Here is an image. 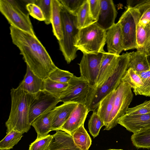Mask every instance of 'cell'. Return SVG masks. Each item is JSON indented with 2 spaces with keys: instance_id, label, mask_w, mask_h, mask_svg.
<instances>
[{
  "instance_id": "1",
  "label": "cell",
  "mask_w": 150,
  "mask_h": 150,
  "mask_svg": "<svg viewBox=\"0 0 150 150\" xmlns=\"http://www.w3.org/2000/svg\"><path fill=\"white\" fill-rule=\"evenodd\" d=\"M10 34L13 44L20 51L26 65L37 76L45 80L57 67L37 37L11 26Z\"/></svg>"
},
{
  "instance_id": "2",
  "label": "cell",
  "mask_w": 150,
  "mask_h": 150,
  "mask_svg": "<svg viewBox=\"0 0 150 150\" xmlns=\"http://www.w3.org/2000/svg\"><path fill=\"white\" fill-rule=\"evenodd\" d=\"M11 109L5 123L7 134L12 130L22 134L28 132L31 125L29 120L30 106L34 95L27 93L19 86L11 90Z\"/></svg>"
},
{
  "instance_id": "3",
  "label": "cell",
  "mask_w": 150,
  "mask_h": 150,
  "mask_svg": "<svg viewBox=\"0 0 150 150\" xmlns=\"http://www.w3.org/2000/svg\"><path fill=\"white\" fill-rule=\"evenodd\" d=\"M129 53L120 55L118 63L112 75L101 86L94 88H90L86 104L89 112L95 111L100 101L106 96L116 90L128 69Z\"/></svg>"
},
{
  "instance_id": "4",
  "label": "cell",
  "mask_w": 150,
  "mask_h": 150,
  "mask_svg": "<svg viewBox=\"0 0 150 150\" xmlns=\"http://www.w3.org/2000/svg\"><path fill=\"white\" fill-rule=\"evenodd\" d=\"M62 38L58 41L59 49L65 61L69 64L77 57L75 47L79 29L77 26L76 17L62 5L61 11Z\"/></svg>"
},
{
  "instance_id": "5",
  "label": "cell",
  "mask_w": 150,
  "mask_h": 150,
  "mask_svg": "<svg viewBox=\"0 0 150 150\" xmlns=\"http://www.w3.org/2000/svg\"><path fill=\"white\" fill-rule=\"evenodd\" d=\"M0 0V11L11 26L35 36L26 6V0Z\"/></svg>"
},
{
  "instance_id": "6",
  "label": "cell",
  "mask_w": 150,
  "mask_h": 150,
  "mask_svg": "<svg viewBox=\"0 0 150 150\" xmlns=\"http://www.w3.org/2000/svg\"><path fill=\"white\" fill-rule=\"evenodd\" d=\"M96 22L79 30L75 46L83 54L105 52L104 47L106 43V31Z\"/></svg>"
},
{
  "instance_id": "7",
  "label": "cell",
  "mask_w": 150,
  "mask_h": 150,
  "mask_svg": "<svg viewBox=\"0 0 150 150\" xmlns=\"http://www.w3.org/2000/svg\"><path fill=\"white\" fill-rule=\"evenodd\" d=\"M139 20L138 10L128 6L119 18L118 22L121 26L125 51L137 48V28Z\"/></svg>"
},
{
  "instance_id": "8",
  "label": "cell",
  "mask_w": 150,
  "mask_h": 150,
  "mask_svg": "<svg viewBox=\"0 0 150 150\" xmlns=\"http://www.w3.org/2000/svg\"><path fill=\"white\" fill-rule=\"evenodd\" d=\"M131 88L129 85L122 81L117 87L113 110L104 130H109L115 127L119 119L125 114L133 97Z\"/></svg>"
},
{
  "instance_id": "9",
  "label": "cell",
  "mask_w": 150,
  "mask_h": 150,
  "mask_svg": "<svg viewBox=\"0 0 150 150\" xmlns=\"http://www.w3.org/2000/svg\"><path fill=\"white\" fill-rule=\"evenodd\" d=\"M90 88L86 80L81 76L74 75L68 82L67 88L61 94L60 102L86 105Z\"/></svg>"
},
{
  "instance_id": "10",
  "label": "cell",
  "mask_w": 150,
  "mask_h": 150,
  "mask_svg": "<svg viewBox=\"0 0 150 150\" xmlns=\"http://www.w3.org/2000/svg\"><path fill=\"white\" fill-rule=\"evenodd\" d=\"M105 52L83 54L81 60L78 64L80 76L88 82L91 88H94L96 86L100 64Z\"/></svg>"
},
{
  "instance_id": "11",
  "label": "cell",
  "mask_w": 150,
  "mask_h": 150,
  "mask_svg": "<svg viewBox=\"0 0 150 150\" xmlns=\"http://www.w3.org/2000/svg\"><path fill=\"white\" fill-rule=\"evenodd\" d=\"M60 102L59 97L44 90L34 95L30 104L29 111V120L31 125L38 117L53 110Z\"/></svg>"
},
{
  "instance_id": "12",
  "label": "cell",
  "mask_w": 150,
  "mask_h": 150,
  "mask_svg": "<svg viewBox=\"0 0 150 150\" xmlns=\"http://www.w3.org/2000/svg\"><path fill=\"white\" fill-rule=\"evenodd\" d=\"M118 124L133 134L150 127V113L129 115L125 114L120 117Z\"/></svg>"
},
{
  "instance_id": "13",
  "label": "cell",
  "mask_w": 150,
  "mask_h": 150,
  "mask_svg": "<svg viewBox=\"0 0 150 150\" xmlns=\"http://www.w3.org/2000/svg\"><path fill=\"white\" fill-rule=\"evenodd\" d=\"M88 112L86 105L78 104L59 130L64 131L72 136L76 130L84 124Z\"/></svg>"
},
{
  "instance_id": "14",
  "label": "cell",
  "mask_w": 150,
  "mask_h": 150,
  "mask_svg": "<svg viewBox=\"0 0 150 150\" xmlns=\"http://www.w3.org/2000/svg\"><path fill=\"white\" fill-rule=\"evenodd\" d=\"M117 12L112 0H100V9L96 23L106 31L115 23Z\"/></svg>"
},
{
  "instance_id": "15",
  "label": "cell",
  "mask_w": 150,
  "mask_h": 150,
  "mask_svg": "<svg viewBox=\"0 0 150 150\" xmlns=\"http://www.w3.org/2000/svg\"><path fill=\"white\" fill-rule=\"evenodd\" d=\"M119 57L120 55L105 52L103 53L96 87L101 86L113 74L118 63Z\"/></svg>"
},
{
  "instance_id": "16",
  "label": "cell",
  "mask_w": 150,
  "mask_h": 150,
  "mask_svg": "<svg viewBox=\"0 0 150 150\" xmlns=\"http://www.w3.org/2000/svg\"><path fill=\"white\" fill-rule=\"evenodd\" d=\"M106 43L109 53L119 55L124 50L122 28L118 22L106 31Z\"/></svg>"
},
{
  "instance_id": "17",
  "label": "cell",
  "mask_w": 150,
  "mask_h": 150,
  "mask_svg": "<svg viewBox=\"0 0 150 150\" xmlns=\"http://www.w3.org/2000/svg\"><path fill=\"white\" fill-rule=\"evenodd\" d=\"M18 86L27 93L34 95L44 90V80L35 75L27 65L26 73Z\"/></svg>"
},
{
  "instance_id": "18",
  "label": "cell",
  "mask_w": 150,
  "mask_h": 150,
  "mask_svg": "<svg viewBox=\"0 0 150 150\" xmlns=\"http://www.w3.org/2000/svg\"><path fill=\"white\" fill-rule=\"evenodd\" d=\"M56 131L48 150H81L75 145L72 136L61 130Z\"/></svg>"
},
{
  "instance_id": "19",
  "label": "cell",
  "mask_w": 150,
  "mask_h": 150,
  "mask_svg": "<svg viewBox=\"0 0 150 150\" xmlns=\"http://www.w3.org/2000/svg\"><path fill=\"white\" fill-rule=\"evenodd\" d=\"M78 104L76 103H63L53 109L52 131L59 130L67 120Z\"/></svg>"
},
{
  "instance_id": "20",
  "label": "cell",
  "mask_w": 150,
  "mask_h": 150,
  "mask_svg": "<svg viewBox=\"0 0 150 150\" xmlns=\"http://www.w3.org/2000/svg\"><path fill=\"white\" fill-rule=\"evenodd\" d=\"M53 118V110L45 112L38 117L32 123L37 133L36 139L43 138L48 134L52 130Z\"/></svg>"
},
{
  "instance_id": "21",
  "label": "cell",
  "mask_w": 150,
  "mask_h": 150,
  "mask_svg": "<svg viewBox=\"0 0 150 150\" xmlns=\"http://www.w3.org/2000/svg\"><path fill=\"white\" fill-rule=\"evenodd\" d=\"M116 89L104 97L100 101L97 108L96 112L103 121L105 127L108 124L113 110L116 96Z\"/></svg>"
},
{
  "instance_id": "22",
  "label": "cell",
  "mask_w": 150,
  "mask_h": 150,
  "mask_svg": "<svg viewBox=\"0 0 150 150\" xmlns=\"http://www.w3.org/2000/svg\"><path fill=\"white\" fill-rule=\"evenodd\" d=\"M62 5L59 0H52L51 23L54 35L58 41L62 38L61 11Z\"/></svg>"
},
{
  "instance_id": "23",
  "label": "cell",
  "mask_w": 150,
  "mask_h": 150,
  "mask_svg": "<svg viewBox=\"0 0 150 150\" xmlns=\"http://www.w3.org/2000/svg\"><path fill=\"white\" fill-rule=\"evenodd\" d=\"M128 68L134 71L143 72L150 70L147 55L144 52L137 51L129 53Z\"/></svg>"
},
{
  "instance_id": "24",
  "label": "cell",
  "mask_w": 150,
  "mask_h": 150,
  "mask_svg": "<svg viewBox=\"0 0 150 150\" xmlns=\"http://www.w3.org/2000/svg\"><path fill=\"white\" fill-rule=\"evenodd\" d=\"M136 38L137 50L144 52L147 55H150V22L144 28L138 23Z\"/></svg>"
},
{
  "instance_id": "25",
  "label": "cell",
  "mask_w": 150,
  "mask_h": 150,
  "mask_svg": "<svg viewBox=\"0 0 150 150\" xmlns=\"http://www.w3.org/2000/svg\"><path fill=\"white\" fill-rule=\"evenodd\" d=\"M76 17L77 27L79 30L96 22L91 16L88 0H85L80 8L76 13Z\"/></svg>"
},
{
  "instance_id": "26",
  "label": "cell",
  "mask_w": 150,
  "mask_h": 150,
  "mask_svg": "<svg viewBox=\"0 0 150 150\" xmlns=\"http://www.w3.org/2000/svg\"><path fill=\"white\" fill-rule=\"evenodd\" d=\"M74 143L81 150H88L92 143L91 137L85 128L84 124L81 125L72 136Z\"/></svg>"
},
{
  "instance_id": "27",
  "label": "cell",
  "mask_w": 150,
  "mask_h": 150,
  "mask_svg": "<svg viewBox=\"0 0 150 150\" xmlns=\"http://www.w3.org/2000/svg\"><path fill=\"white\" fill-rule=\"evenodd\" d=\"M132 144L138 148H150V127L133 134L131 136Z\"/></svg>"
},
{
  "instance_id": "28",
  "label": "cell",
  "mask_w": 150,
  "mask_h": 150,
  "mask_svg": "<svg viewBox=\"0 0 150 150\" xmlns=\"http://www.w3.org/2000/svg\"><path fill=\"white\" fill-rule=\"evenodd\" d=\"M133 8L140 15L139 24L143 28L150 22V0H141Z\"/></svg>"
},
{
  "instance_id": "29",
  "label": "cell",
  "mask_w": 150,
  "mask_h": 150,
  "mask_svg": "<svg viewBox=\"0 0 150 150\" xmlns=\"http://www.w3.org/2000/svg\"><path fill=\"white\" fill-rule=\"evenodd\" d=\"M23 136L21 133L12 130L0 142V149L10 150L17 144Z\"/></svg>"
},
{
  "instance_id": "30",
  "label": "cell",
  "mask_w": 150,
  "mask_h": 150,
  "mask_svg": "<svg viewBox=\"0 0 150 150\" xmlns=\"http://www.w3.org/2000/svg\"><path fill=\"white\" fill-rule=\"evenodd\" d=\"M135 72L141 79L142 85L139 88L133 90L135 95L150 96V70L143 72Z\"/></svg>"
},
{
  "instance_id": "31",
  "label": "cell",
  "mask_w": 150,
  "mask_h": 150,
  "mask_svg": "<svg viewBox=\"0 0 150 150\" xmlns=\"http://www.w3.org/2000/svg\"><path fill=\"white\" fill-rule=\"evenodd\" d=\"M68 86V83L54 81L49 78L44 80V90L59 97L61 93L66 89Z\"/></svg>"
},
{
  "instance_id": "32",
  "label": "cell",
  "mask_w": 150,
  "mask_h": 150,
  "mask_svg": "<svg viewBox=\"0 0 150 150\" xmlns=\"http://www.w3.org/2000/svg\"><path fill=\"white\" fill-rule=\"evenodd\" d=\"M88 125L90 133L95 138L98 135L101 128L104 125L97 112L95 111L93 112L88 120Z\"/></svg>"
},
{
  "instance_id": "33",
  "label": "cell",
  "mask_w": 150,
  "mask_h": 150,
  "mask_svg": "<svg viewBox=\"0 0 150 150\" xmlns=\"http://www.w3.org/2000/svg\"><path fill=\"white\" fill-rule=\"evenodd\" d=\"M122 81L128 83L134 90L139 88L142 85L140 76L131 68H128L126 71Z\"/></svg>"
},
{
  "instance_id": "34",
  "label": "cell",
  "mask_w": 150,
  "mask_h": 150,
  "mask_svg": "<svg viewBox=\"0 0 150 150\" xmlns=\"http://www.w3.org/2000/svg\"><path fill=\"white\" fill-rule=\"evenodd\" d=\"M74 76L73 74L69 71L57 67L50 73L49 78L53 81L59 82L68 83Z\"/></svg>"
},
{
  "instance_id": "35",
  "label": "cell",
  "mask_w": 150,
  "mask_h": 150,
  "mask_svg": "<svg viewBox=\"0 0 150 150\" xmlns=\"http://www.w3.org/2000/svg\"><path fill=\"white\" fill-rule=\"evenodd\" d=\"M52 0H34V3L41 9L45 18V23L48 25L51 23Z\"/></svg>"
},
{
  "instance_id": "36",
  "label": "cell",
  "mask_w": 150,
  "mask_h": 150,
  "mask_svg": "<svg viewBox=\"0 0 150 150\" xmlns=\"http://www.w3.org/2000/svg\"><path fill=\"white\" fill-rule=\"evenodd\" d=\"M52 137V135L49 134L43 138L36 139L30 145L29 150H48Z\"/></svg>"
},
{
  "instance_id": "37",
  "label": "cell",
  "mask_w": 150,
  "mask_h": 150,
  "mask_svg": "<svg viewBox=\"0 0 150 150\" xmlns=\"http://www.w3.org/2000/svg\"><path fill=\"white\" fill-rule=\"evenodd\" d=\"M62 6L70 13L76 16L80 8L85 0H59Z\"/></svg>"
},
{
  "instance_id": "38",
  "label": "cell",
  "mask_w": 150,
  "mask_h": 150,
  "mask_svg": "<svg viewBox=\"0 0 150 150\" xmlns=\"http://www.w3.org/2000/svg\"><path fill=\"white\" fill-rule=\"evenodd\" d=\"M150 113V100L132 108H128L125 114L129 115L144 114Z\"/></svg>"
},
{
  "instance_id": "39",
  "label": "cell",
  "mask_w": 150,
  "mask_h": 150,
  "mask_svg": "<svg viewBox=\"0 0 150 150\" xmlns=\"http://www.w3.org/2000/svg\"><path fill=\"white\" fill-rule=\"evenodd\" d=\"M29 15L40 21L45 20V18L41 8L34 3H29L26 6Z\"/></svg>"
},
{
  "instance_id": "40",
  "label": "cell",
  "mask_w": 150,
  "mask_h": 150,
  "mask_svg": "<svg viewBox=\"0 0 150 150\" xmlns=\"http://www.w3.org/2000/svg\"><path fill=\"white\" fill-rule=\"evenodd\" d=\"M91 13L93 19L98 20L100 9V0H88Z\"/></svg>"
},
{
  "instance_id": "41",
  "label": "cell",
  "mask_w": 150,
  "mask_h": 150,
  "mask_svg": "<svg viewBox=\"0 0 150 150\" xmlns=\"http://www.w3.org/2000/svg\"><path fill=\"white\" fill-rule=\"evenodd\" d=\"M147 58L149 63L150 67V55H147Z\"/></svg>"
},
{
  "instance_id": "42",
  "label": "cell",
  "mask_w": 150,
  "mask_h": 150,
  "mask_svg": "<svg viewBox=\"0 0 150 150\" xmlns=\"http://www.w3.org/2000/svg\"><path fill=\"white\" fill-rule=\"evenodd\" d=\"M123 150V149H108V150Z\"/></svg>"
}]
</instances>
